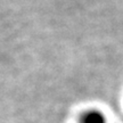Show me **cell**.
Listing matches in <instances>:
<instances>
[{"label": "cell", "mask_w": 123, "mask_h": 123, "mask_svg": "<svg viewBox=\"0 0 123 123\" xmlns=\"http://www.w3.org/2000/svg\"><path fill=\"white\" fill-rule=\"evenodd\" d=\"M80 123H107V117L101 111L92 108L80 116Z\"/></svg>", "instance_id": "cell-1"}]
</instances>
